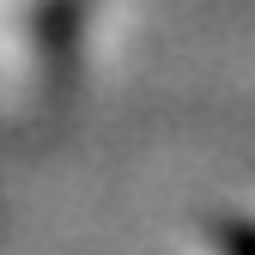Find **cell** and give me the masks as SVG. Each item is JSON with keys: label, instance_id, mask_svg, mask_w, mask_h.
<instances>
[{"label": "cell", "instance_id": "cell-1", "mask_svg": "<svg viewBox=\"0 0 255 255\" xmlns=\"http://www.w3.org/2000/svg\"><path fill=\"white\" fill-rule=\"evenodd\" d=\"M225 255H255V225H225Z\"/></svg>", "mask_w": 255, "mask_h": 255}]
</instances>
